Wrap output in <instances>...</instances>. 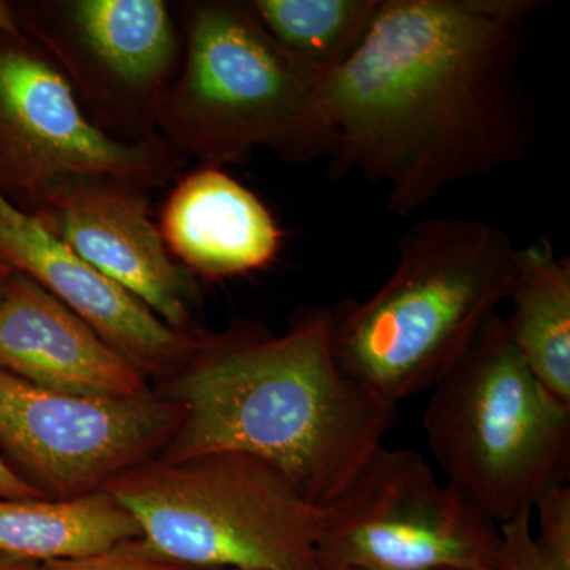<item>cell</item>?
<instances>
[{"instance_id": "1", "label": "cell", "mask_w": 570, "mask_h": 570, "mask_svg": "<svg viewBox=\"0 0 570 570\" xmlns=\"http://www.w3.org/2000/svg\"><path fill=\"white\" fill-rule=\"evenodd\" d=\"M547 0H381L366 39L322 81L330 178L384 187L412 216L539 140L521 66Z\"/></svg>"}, {"instance_id": "2", "label": "cell", "mask_w": 570, "mask_h": 570, "mask_svg": "<svg viewBox=\"0 0 570 570\" xmlns=\"http://www.w3.org/2000/svg\"><path fill=\"white\" fill-rule=\"evenodd\" d=\"M156 392L183 406L157 461L243 453L275 468L316 508L346 493L396 420V406L337 363L330 307L298 311L283 335L250 322L205 333Z\"/></svg>"}, {"instance_id": "3", "label": "cell", "mask_w": 570, "mask_h": 570, "mask_svg": "<svg viewBox=\"0 0 570 570\" xmlns=\"http://www.w3.org/2000/svg\"><path fill=\"white\" fill-rule=\"evenodd\" d=\"M396 253L376 294L330 307L337 363L393 406L431 392L508 302L517 247L485 220L428 217Z\"/></svg>"}, {"instance_id": "4", "label": "cell", "mask_w": 570, "mask_h": 570, "mask_svg": "<svg viewBox=\"0 0 570 570\" xmlns=\"http://www.w3.org/2000/svg\"><path fill=\"white\" fill-rule=\"evenodd\" d=\"M322 81L265 31L247 2L194 3L183 69L157 108L156 135L202 167L246 163L257 149L284 163L328 160Z\"/></svg>"}, {"instance_id": "5", "label": "cell", "mask_w": 570, "mask_h": 570, "mask_svg": "<svg viewBox=\"0 0 570 570\" xmlns=\"http://www.w3.org/2000/svg\"><path fill=\"white\" fill-rule=\"evenodd\" d=\"M423 430L445 483L497 527L568 483L570 406L534 377L499 314L431 389Z\"/></svg>"}, {"instance_id": "6", "label": "cell", "mask_w": 570, "mask_h": 570, "mask_svg": "<svg viewBox=\"0 0 570 570\" xmlns=\"http://www.w3.org/2000/svg\"><path fill=\"white\" fill-rule=\"evenodd\" d=\"M104 490L132 513L149 546L175 560L220 570H322L326 508L309 504L254 456L146 461Z\"/></svg>"}, {"instance_id": "7", "label": "cell", "mask_w": 570, "mask_h": 570, "mask_svg": "<svg viewBox=\"0 0 570 570\" xmlns=\"http://www.w3.org/2000/svg\"><path fill=\"white\" fill-rule=\"evenodd\" d=\"M160 137L105 132L61 70L24 36L0 33V194L32 212L58 187L105 179L148 190L181 168Z\"/></svg>"}, {"instance_id": "8", "label": "cell", "mask_w": 570, "mask_h": 570, "mask_svg": "<svg viewBox=\"0 0 570 570\" xmlns=\"http://www.w3.org/2000/svg\"><path fill=\"white\" fill-rule=\"evenodd\" d=\"M499 527L439 482L414 450L381 449L335 504L317 542L322 570H436L497 562Z\"/></svg>"}, {"instance_id": "9", "label": "cell", "mask_w": 570, "mask_h": 570, "mask_svg": "<svg viewBox=\"0 0 570 570\" xmlns=\"http://www.w3.org/2000/svg\"><path fill=\"white\" fill-rule=\"evenodd\" d=\"M181 420V404L156 390L141 400H97L0 370V455L45 498L104 490L156 460Z\"/></svg>"}, {"instance_id": "10", "label": "cell", "mask_w": 570, "mask_h": 570, "mask_svg": "<svg viewBox=\"0 0 570 570\" xmlns=\"http://www.w3.org/2000/svg\"><path fill=\"white\" fill-rule=\"evenodd\" d=\"M18 22L92 110L97 126L107 124L129 141L156 137L157 108L179 63L174 18L164 2H43L18 14Z\"/></svg>"}, {"instance_id": "11", "label": "cell", "mask_w": 570, "mask_h": 570, "mask_svg": "<svg viewBox=\"0 0 570 570\" xmlns=\"http://www.w3.org/2000/svg\"><path fill=\"white\" fill-rule=\"evenodd\" d=\"M82 261L145 303L160 321L193 333L194 284L151 219L146 190L85 179L63 184L29 212Z\"/></svg>"}, {"instance_id": "12", "label": "cell", "mask_w": 570, "mask_h": 570, "mask_svg": "<svg viewBox=\"0 0 570 570\" xmlns=\"http://www.w3.org/2000/svg\"><path fill=\"white\" fill-rule=\"evenodd\" d=\"M0 261L69 307L149 382L167 381L197 351L200 333L178 332L165 324L2 194Z\"/></svg>"}, {"instance_id": "13", "label": "cell", "mask_w": 570, "mask_h": 570, "mask_svg": "<svg viewBox=\"0 0 570 570\" xmlns=\"http://www.w3.org/2000/svg\"><path fill=\"white\" fill-rule=\"evenodd\" d=\"M0 370L39 387L97 400H141L151 382L69 307L14 273L0 298Z\"/></svg>"}, {"instance_id": "14", "label": "cell", "mask_w": 570, "mask_h": 570, "mask_svg": "<svg viewBox=\"0 0 570 570\" xmlns=\"http://www.w3.org/2000/svg\"><path fill=\"white\" fill-rule=\"evenodd\" d=\"M159 230L183 268L205 279L265 268L284 242L264 202L217 167L184 176L165 202Z\"/></svg>"}, {"instance_id": "15", "label": "cell", "mask_w": 570, "mask_h": 570, "mask_svg": "<svg viewBox=\"0 0 570 570\" xmlns=\"http://www.w3.org/2000/svg\"><path fill=\"white\" fill-rule=\"evenodd\" d=\"M137 520L107 490L70 499H0V554L32 561L78 560L141 539Z\"/></svg>"}, {"instance_id": "16", "label": "cell", "mask_w": 570, "mask_h": 570, "mask_svg": "<svg viewBox=\"0 0 570 570\" xmlns=\"http://www.w3.org/2000/svg\"><path fill=\"white\" fill-rule=\"evenodd\" d=\"M505 326L543 389L570 406V261L547 239L517 247Z\"/></svg>"}, {"instance_id": "17", "label": "cell", "mask_w": 570, "mask_h": 570, "mask_svg": "<svg viewBox=\"0 0 570 570\" xmlns=\"http://www.w3.org/2000/svg\"><path fill=\"white\" fill-rule=\"evenodd\" d=\"M381 0H253L247 2L266 32L326 78L366 39Z\"/></svg>"}, {"instance_id": "18", "label": "cell", "mask_w": 570, "mask_h": 570, "mask_svg": "<svg viewBox=\"0 0 570 570\" xmlns=\"http://www.w3.org/2000/svg\"><path fill=\"white\" fill-rule=\"evenodd\" d=\"M36 570H220L198 568L175 560L149 546L145 539L127 540L111 549L78 560L43 562Z\"/></svg>"}, {"instance_id": "19", "label": "cell", "mask_w": 570, "mask_h": 570, "mask_svg": "<svg viewBox=\"0 0 570 570\" xmlns=\"http://www.w3.org/2000/svg\"><path fill=\"white\" fill-rule=\"evenodd\" d=\"M534 510L539 513V532L532 535L535 550L547 570H570V487H551Z\"/></svg>"}, {"instance_id": "20", "label": "cell", "mask_w": 570, "mask_h": 570, "mask_svg": "<svg viewBox=\"0 0 570 570\" xmlns=\"http://www.w3.org/2000/svg\"><path fill=\"white\" fill-rule=\"evenodd\" d=\"M531 513L499 527L497 570H547L535 550L530 527Z\"/></svg>"}, {"instance_id": "21", "label": "cell", "mask_w": 570, "mask_h": 570, "mask_svg": "<svg viewBox=\"0 0 570 570\" xmlns=\"http://www.w3.org/2000/svg\"><path fill=\"white\" fill-rule=\"evenodd\" d=\"M45 498L0 455V499Z\"/></svg>"}, {"instance_id": "22", "label": "cell", "mask_w": 570, "mask_h": 570, "mask_svg": "<svg viewBox=\"0 0 570 570\" xmlns=\"http://www.w3.org/2000/svg\"><path fill=\"white\" fill-rule=\"evenodd\" d=\"M0 33L22 36L17 9H13L10 3L2 2V0H0Z\"/></svg>"}, {"instance_id": "23", "label": "cell", "mask_w": 570, "mask_h": 570, "mask_svg": "<svg viewBox=\"0 0 570 570\" xmlns=\"http://www.w3.org/2000/svg\"><path fill=\"white\" fill-rule=\"evenodd\" d=\"M37 562L17 560V558L2 557L0 554V570H36Z\"/></svg>"}, {"instance_id": "24", "label": "cell", "mask_w": 570, "mask_h": 570, "mask_svg": "<svg viewBox=\"0 0 570 570\" xmlns=\"http://www.w3.org/2000/svg\"><path fill=\"white\" fill-rule=\"evenodd\" d=\"M13 275V269L6 262L0 261V298H2L3 292H6L7 285H9Z\"/></svg>"}, {"instance_id": "25", "label": "cell", "mask_w": 570, "mask_h": 570, "mask_svg": "<svg viewBox=\"0 0 570 570\" xmlns=\"http://www.w3.org/2000/svg\"><path fill=\"white\" fill-rule=\"evenodd\" d=\"M497 564V562H494ZM483 566V568H448V569H436V570H497V566Z\"/></svg>"}, {"instance_id": "26", "label": "cell", "mask_w": 570, "mask_h": 570, "mask_svg": "<svg viewBox=\"0 0 570 570\" xmlns=\"http://www.w3.org/2000/svg\"><path fill=\"white\" fill-rule=\"evenodd\" d=\"M351 570H360V569H351Z\"/></svg>"}]
</instances>
